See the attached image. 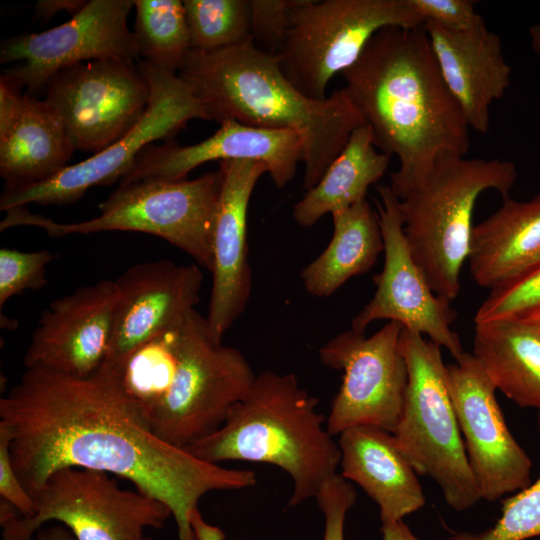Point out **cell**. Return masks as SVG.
Instances as JSON below:
<instances>
[{
    "label": "cell",
    "mask_w": 540,
    "mask_h": 540,
    "mask_svg": "<svg viewBox=\"0 0 540 540\" xmlns=\"http://www.w3.org/2000/svg\"><path fill=\"white\" fill-rule=\"evenodd\" d=\"M13 468L32 495L65 467L112 473L165 504L178 540H195L198 503L208 492L253 487L251 470L201 460L158 438L138 416L116 377L103 369L81 378L31 368L0 399Z\"/></svg>",
    "instance_id": "6da1fadb"
},
{
    "label": "cell",
    "mask_w": 540,
    "mask_h": 540,
    "mask_svg": "<svg viewBox=\"0 0 540 540\" xmlns=\"http://www.w3.org/2000/svg\"><path fill=\"white\" fill-rule=\"evenodd\" d=\"M341 74L376 147L398 158L389 186L399 199L422 185L440 160L467 154L470 128L424 25L383 28Z\"/></svg>",
    "instance_id": "7a4b0ae2"
},
{
    "label": "cell",
    "mask_w": 540,
    "mask_h": 540,
    "mask_svg": "<svg viewBox=\"0 0 540 540\" xmlns=\"http://www.w3.org/2000/svg\"><path fill=\"white\" fill-rule=\"evenodd\" d=\"M177 74L209 120L297 131L303 142L306 191L365 123L344 87L323 100L305 96L286 78L278 58L252 39L214 51L190 50Z\"/></svg>",
    "instance_id": "3957f363"
},
{
    "label": "cell",
    "mask_w": 540,
    "mask_h": 540,
    "mask_svg": "<svg viewBox=\"0 0 540 540\" xmlns=\"http://www.w3.org/2000/svg\"><path fill=\"white\" fill-rule=\"evenodd\" d=\"M318 403L295 374L265 370L214 433L184 449L214 464L237 460L279 467L292 480L289 505H299L315 498L340 464L339 445Z\"/></svg>",
    "instance_id": "277c9868"
},
{
    "label": "cell",
    "mask_w": 540,
    "mask_h": 540,
    "mask_svg": "<svg viewBox=\"0 0 540 540\" xmlns=\"http://www.w3.org/2000/svg\"><path fill=\"white\" fill-rule=\"evenodd\" d=\"M516 177L511 161L447 157L422 185L400 199L403 232L413 259L440 298L451 303L459 294L480 194L495 190L506 199Z\"/></svg>",
    "instance_id": "5b68a950"
},
{
    "label": "cell",
    "mask_w": 540,
    "mask_h": 540,
    "mask_svg": "<svg viewBox=\"0 0 540 540\" xmlns=\"http://www.w3.org/2000/svg\"><path fill=\"white\" fill-rule=\"evenodd\" d=\"M220 185L219 170L192 180L136 182L119 186L99 204L100 214L92 219L58 223L17 207L5 212L0 230L34 226L53 238L103 231L142 232L168 241L211 272Z\"/></svg>",
    "instance_id": "8992f818"
},
{
    "label": "cell",
    "mask_w": 540,
    "mask_h": 540,
    "mask_svg": "<svg viewBox=\"0 0 540 540\" xmlns=\"http://www.w3.org/2000/svg\"><path fill=\"white\" fill-rule=\"evenodd\" d=\"M400 349L408 386L392 435L417 475L431 477L451 508L467 510L481 496L450 397L441 347L403 328Z\"/></svg>",
    "instance_id": "52a82bcc"
},
{
    "label": "cell",
    "mask_w": 540,
    "mask_h": 540,
    "mask_svg": "<svg viewBox=\"0 0 540 540\" xmlns=\"http://www.w3.org/2000/svg\"><path fill=\"white\" fill-rule=\"evenodd\" d=\"M255 377L244 355L217 342L207 319L194 309L179 327L167 388L138 415L158 438L186 448L223 424Z\"/></svg>",
    "instance_id": "ba28073f"
},
{
    "label": "cell",
    "mask_w": 540,
    "mask_h": 540,
    "mask_svg": "<svg viewBox=\"0 0 540 540\" xmlns=\"http://www.w3.org/2000/svg\"><path fill=\"white\" fill-rule=\"evenodd\" d=\"M32 498L36 508L29 517L1 498L3 540H32L50 521L62 523L76 540H144L146 528L160 529L172 515L162 502L120 488L109 473L79 467L56 470Z\"/></svg>",
    "instance_id": "9c48e42d"
},
{
    "label": "cell",
    "mask_w": 540,
    "mask_h": 540,
    "mask_svg": "<svg viewBox=\"0 0 540 540\" xmlns=\"http://www.w3.org/2000/svg\"><path fill=\"white\" fill-rule=\"evenodd\" d=\"M423 25L410 0H298L276 57L302 94L323 100L331 78L351 67L377 32Z\"/></svg>",
    "instance_id": "30bf717a"
},
{
    "label": "cell",
    "mask_w": 540,
    "mask_h": 540,
    "mask_svg": "<svg viewBox=\"0 0 540 540\" xmlns=\"http://www.w3.org/2000/svg\"><path fill=\"white\" fill-rule=\"evenodd\" d=\"M137 64L150 84L151 95L145 113L133 129L103 151L68 165L45 181L4 187L1 211L31 203L43 206L74 203L93 186L121 180L139 153L152 142L171 137L190 120H209L203 106L178 74L155 68L140 58Z\"/></svg>",
    "instance_id": "8fae6325"
},
{
    "label": "cell",
    "mask_w": 540,
    "mask_h": 540,
    "mask_svg": "<svg viewBox=\"0 0 540 540\" xmlns=\"http://www.w3.org/2000/svg\"><path fill=\"white\" fill-rule=\"evenodd\" d=\"M75 148L99 153L123 138L145 113L151 87L137 61L96 59L67 66L46 84Z\"/></svg>",
    "instance_id": "7c38bea8"
},
{
    "label": "cell",
    "mask_w": 540,
    "mask_h": 540,
    "mask_svg": "<svg viewBox=\"0 0 540 540\" xmlns=\"http://www.w3.org/2000/svg\"><path fill=\"white\" fill-rule=\"evenodd\" d=\"M402 329L395 321L369 337L351 329L319 349L323 365L343 371L326 419L331 435L361 425L394 432L408 386V369L400 349Z\"/></svg>",
    "instance_id": "4fadbf2b"
},
{
    "label": "cell",
    "mask_w": 540,
    "mask_h": 540,
    "mask_svg": "<svg viewBox=\"0 0 540 540\" xmlns=\"http://www.w3.org/2000/svg\"><path fill=\"white\" fill-rule=\"evenodd\" d=\"M377 202L384 244V266L373 278V298L353 318L352 330L364 333L375 320L388 319L446 348L457 361L464 353L451 329L457 317L450 302L437 296L416 264L405 239L400 199L389 185H378Z\"/></svg>",
    "instance_id": "5bb4252c"
},
{
    "label": "cell",
    "mask_w": 540,
    "mask_h": 540,
    "mask_svg": "<svg viewBox=\"0 0 540 540\" xmlns=\"http://www.w3.org/2000/svg\"><path fill=\"white\" fill-rule=\"evenodd\" d=\"M134 0H89L67 22L40 33H24L1 44L0 62H15L4 73L34 93L64 67L117 58L137 61L138 49L127 19Z\"/></svg>",
    "instance_id": "9a60e30c"
},
{
    "label": "cell",
    "mask_w": 540,
    "mask_h": 540,
    "mask_svg": "<svg viewBox=\"0 0 540 540\" xmlns=\"http://www.w3.org/2000/svg\"><path fill=\"white\" fill-rule=\"evenodd\" d=\"M450 397L481 499L495 501L531 484L532 461L507 427L496 387L473 354L446 366Z\"/></svg>",
    "instance_id": "2e32d148"
},
{
    "label": "cell",
    "mask_w": 540,
    "mask_h": 540,
    "mask_svg": "<svg viewBox=\"0 0 540 540\" xmlns=\"http://www.w3.org/2000/svg\"><path fill=\"white\" fill-rule=\"evenodd\" d=\"M118 298L115 281L101 280L53 300L33 331L25 368L81 378L96 373L110 347Z\"/></svg>",
    "instance_id": "e0dca14e"
},
{
    "label": "cell",
    "mask_w": 540,
    "mask_h": 540,
    "mask_svg": "<svg viewBox=\"0 0 540 540\" xmlns=\"http://www.w3.org/2000/svg\"><path fill=\"white\" fill-rule=\"evenodd\" d=\"M213 160H253L267 167L278 188L285 187L303 162V142L292 129H264L225 120L210 137L193 145L174 142L148 145L120 180V186L142 181H180L194 168Z\"/></svg>",
    "instance_id": "ac0fdd59"
},
{
    "label": "cell",
    "mask_w": 540,
    "mask_h": 540,
    "mask_svg": "<svg viewBox=\"0 0 540 540\" xmlns=\"http://www.w3.org/2000/svg\"><path fill=\"white\" fill-rule=\"evenodd\" d=\"M119 293L112 338L100 368L118 369L130 353L180 324L200 301L203 274L195 264L162 259L135 264L114 280Z\"/></svg>",
    "instance_id": "d6986e66"
},
{
    "label": "cell",
    "mask_w": 540,
    "mask_h": 540,
    "mask_svg": "<svg viewBox=\"0 0 540 540\" xmlns=\"http://www.w3.org/2000/svg\"><path fill=\"white\" fill-rule=\"evenodd\" d=\"M219 173L221 185L212 232V287L206 319L212 337L222 343L251 294L247 212L254 187L268 170L258 161L225 160L220 162Z\"/></svg>",
    "instance_id": "ffe728a7"
},
{
    "label": "cell",
    "mask_w": 540,
    "mask_h": 540,
    "mask_svg": "<svg viewBox=\"0 0 540 540\" xmlns=\"http://www.w3.org/2000/svg\"><path fill=\"white\" fill-rule=\"evenodd\" d=\"M424 28L443 80L469 128L487 133L490 107L510 86L512 69L500 37L484 19L466 31H450L430 22Z\"/></svg>",
    "instance_id": "44dd1931"
},
{
    "label": "cell",
    "mask_w": 540,
    "mask_h": 540,
    "mask_svg": "<svg viewBox=\"0 0 540 540\" xmlns=\"http://www.w3.org/2000/svg\"><path fill=\"white\" fill-rule=\"evenodd\" d=\"M339 435L340 475L358 484L378 505L382 524L402 520L424 506L417 473L392 433L361 425Z\"/></svg>",
    "instance_id": "7402d4cb"
},
{
    "label": "cell",
    "mask_w": 540,
    "mask_h": 540,
    "mask_svg": "<svg viewBox=\"0 0 540 540\" xmlns=\"http://www.w3.org/2000/svg\"><path fill=\"white\" fill-rule=\"evenodd\" d=\"M475 282L490 290L540 265V194L529 201L510 197L472 230L468 255Z\"/></svg>",
    "instance_id": "603a6c76"
},
{
    "label": "cell",
    "mask_w": 540,
    "mask_h": 540,
    "mask_svg": "<svg viewBox=\"0 0 540 540\" xmlns=\"http://www.w3.org/2000/svg\"><path fill=\"white\" fill-rule=\"evenodd\" d=\"M75 148L58 113L25 94L23 110L0 137V175L4 187L45 181L67 167Z\"/></svg>",
    "instance_id": "cb8c5ba5"
},
{
    "label": "cell",
    "mask_w": 540,
    "mask_h": 540,
    "mask_svg": "<svg viewBox=\"0 0 540 540\" xmlns=\"http://www.w3.org/2000/svg\"><path fill=\"white\" fill-rule=\"evenodd\" d=\"M472 354L496 389L522 408L540 410V333L534 322L514 317L476 324Z\"/></svg>",
    "instance_id": "d4e9b609"
},
{
    "label": "cell",
    "mask_w": 540,
    "mask_h": 540,
    "mask_svg": "<svg viewBox=\"0 0 540 540\" xmlns=\"http://www.w3.org/2000/svg\"><path fill=\"white\" fill-rule=\"evenodd\" d=\"M390 160L391 156L378 151L370 127L360 125L318 183L293 206L294 220L309 227L325 214L365 200L368 188L384 176Z\"/></svg>",
    "instance_id": "484cf974"
},
{
    "label": "cell",
    "mask_w": 540,
    "mask_h": 540,
    "mask_svg": "<svg viewBox=\"0 0 540 540\" xmlns=\"http://www.w3.org/2000/svg\"><path fill=\"white\" fill-rule=\"evenodd\" d=\"M333 234L326 249L301 273L307 292L333 294L350 278L368 272L384 251L378 212L362 200L332 214Z\"/></svg>",
    "instance_id": "4316f807"
},
{
    "label": "cell",
    "mask_w": 540,
    "mask_h": 540,
    "mask_svg": "<svg viewBox=\"0 0 540 540\" xmlns=\"http://www.w3.org/2000/svg\"><path fill=\"white\" fill-rule=\"evenodd\" d=\"M134 8L138 58L177 74L191 50L183 1L134 0Z\"/></svg>",
    "instance_id": "83f0119b"
},
{
    "label": "cell",
    "mask_w": 540,
    "mask_h": 540,
    "mask_svg": "<svg viewBox=\"0 0 540 540\" xmlns=\"http://www.w3.org/2000/svg\"><path fill=\"white\" fill-rule=\"evenodd\" d=\"M191 50L214 51L251 38L250 0H184Z\"/></svg>",
    "instance_id": "f1b7e54d"
},
{
    "label": "cell",
    "mask_w": 540,
    "mask_h": 540,
    "mask_svg": "<svg viewBox=\"0 0 540 540\" xmlns=\"http://www.w3.org/2000/svg\"><path fill=\"white\" fill-rule=\"evenodd\" d=\"M540 431V416L538 417ZM540 536V476L503 501L496 524L478 535L479 540H526Z\"/></svg>",
    "instance_id": "f546056e"
},
{
    "label": "cell",
    "mask_w": 540,
    "mask_h": 540,
    "mask_svg": "<svg viewBox=\"0 0 540 540\" xmlns=\"http://www.w3.org/2000/svg\"><path fill=\"white\" fill-rule=\"evenodd\" d=\"M540 310V265L518 279L496 289L478 308L475 324L522 317Z\"/></svg>",
    "instance_id": "4dcf8cb0"
},
{
    "label": "cell",
    "mask_w": 540,
    "mask_h": 540,
    "mask_svg": "<svg viewBox=\"0 0 540 540\" xmlns=\"http://www.w3.org/2000/svg\"><path fill=\"white\" fill-rule=\"evenodd\" d=\"M55 255L49 250L24 252L0 249V307L25 290H38L47 284L46 268Z\"/></svg>",
    "instance_id": "1f68e13d"
},
{
    "label": "cell",
    "mask_w": 540,
    "mask_h": 540,
    "mask_svg": "<svg viewBox=\"0 0 540 540\" xmlns=\"http://www.w3.org/2000/svg\"><path fill=\"white\" fill-rule=\"evenodd\" d=\"M298 0H250L251 38L266 53L276 56L290 26Z\"/></svg>",
    "instance_id": "d6a6232c"
},
{
    "label": "cell",
    "mask_w": 540,
    "mask_h": 540,
    "mask_svg": "<svg viewBox=\"0 0 540 540\" xmlns=\"http://www.w3.org/2000/svg\"><path fill=\"white\" fill-rule=\"evenodd\" d=\"M315 499L324 515L323 540H344L345 517L356 500L353 486L337 473L324 482Z\"/></svg>",
    "instance_id": "836d02e7"
},
{
    "label": "cell",
    "mask_w": 540,
    "mask_h": 540,
    "mask_svg": "<svg viewBox=\"0 0 540 540\" xmlns=\"http://www.w3.org/2000/svg\"><path fill=\"white\" fill-rule=\"evenodd\" d=\"M423 24L430 22L450 31H466L483 20L472 0H410Z\"/></svg>",
    "instance_id": "e575fe53"
},
{
    "label": "cell",
    "mask_w": 540,
    "mask_h": 540,
    "mask_svg": "<svg viewBox=\"0 0 540 540\" xmlns=\"http://www.w3.org/2000/svg\"><path fill=\"white\" fill-rule=\"evenodd\" d=\"M10 433L0 423V495L19 511L21 516L29 517L35 513V502L20 482L10 457Z\"/></svg>",
    "instance_id": "d590c367"
},
{
    "label": "cell",
    "mask_w": 540,
    "mask_h": 540,
    "mask_svg": "<svg viewBox=\"0 0 540 540\" xmlns=\"http://www.w3.org/2000/svg\"><path fill=\"white\" fill-rule=\"evenodd\" d=\"M24 86L15 77L6 73L0 76V137L12 128L19 118L25 94L21 93Z\"/></svg>",
    "instance_id": "8d00e7d4"
},
{
    "label": "cell",
    "mask_w": 540,
    "mask_h": 540,
    "mask_svg": "<svg viewBox=\"0 0 540 540\" xmlns=\"http://www.w3.org/2000/svg\"><path fill=\"white\" fill-rule=\"evenodd\" d=\"M86 0H39L35 4L36 18L45 22L59 12H67L71 17L79 13L86 5Z\"/></svg>",
    "instance_id": "74e56055"
},
{
    "label": "cell",
    "mask_w": 540,
    "mask_h": 540,
    "mask_svg": "<svg viewBox=\"0 0 540 540\" xmlns=\"http://www.w3.org/2000/svg\"><path fill=\"white\" fill-rule=\"evenodd\" d=\"M382 540H419L403 522V520L383 523L381 526ZM456 540H479L478 535L462 534Z\"/></svg>",
    "instance_id": "f35d334b"
},
{
    "label": "cell",
    "mask_w": 540,
    "mask_h": 540,
    "mask_svg": "<svg viewBox=\"0 0 540 540\" xmlns=\"http://www.w3.org/2000/svg\"><path fill=\"white\" fill-rule=\"evenodd\" d=\"M35 540H76L73 533L64 525L41 527L36 532Z\"/></svg>",
    "instance_id": "ab89813d"
},
{
    "label": "cell",
    "mask_w": 540,
    "mask_h": 540,
    "mask_svg": "<svg viewBox=\"0 0 540 540\" xmlns=\"http://www.w3.org/2000/svg\"><path fill=\"white\" fill-rule=\"evenodd\" d=\"M529 33L531 46L534 52L540 57V24L532 26Z\"/></svg>",
    "instance_id": "60d3db41"
},
{
    "label": "cell",
    "mask_w": 540,
    "mask_h": 540,
    "mask_svg": "<svg viewBox=\"0 0 540 540\" xmlns=\"http://www.w3.org/2000/svg\"><path fill=\"white\" fill-rule=\"evenodd\" d=\"M522 317L526 318V319H529V320L540 322V310L531 312V313H529L527 315H524Z\"/></svg>",
    "instance_id": "b9f144b4"
},
{
    "label": "cell",
    "mask_w": 540,
    "mask_h": 540,
    "mask_svg": "<svg viewBox=\"0 0 540 540\" xmlns=\"http://www.w3.org/2000/svg\"><path fill=\"white\" fill-rule=\"evenodd\" d=\"M528 320H529V319H528ZM530 321H532V322L535 323V325H536V327H537V329H538V331H539V333H540V322L533 321V320H530Z\"/></svg>",
    "instance_id": "7bdbcfd3"
},
{
    "label": "cell",
    "mask_w": 540,
    "mask_h": 540,
    "mask_svg": "<svg viewBox=\"0 0 540 540\" xmlns=\"http://www.w3.org/2000/svg\"><path fill=\"white\" fill-rule=\"evenodd\" d=\"M144 540H153V539L146 536Z\"/></svg>",
    "instance_id": "ee69618b"
}]
</instances>
